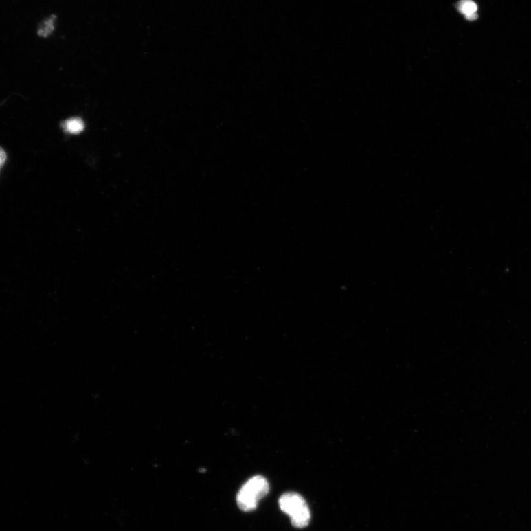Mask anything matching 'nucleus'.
Instances as JSON below:
<instances>
[{
  "label": "nucleus",
  "instance_id": "f257e3e1",
  "mask_svg": "<svg viewBox=\"0 0 531 531\" xmlns=\"http://www.w3.org/2000/svg\"><path fill=\"white\" fill-rule=\"evenodd\" d=\"M269 486L267 480L262 476L250 478L240 489L237 495V504L245 512H253L259 501L269 493Z\"/></svg>",
  "mask_w": 531,
  "mask_h": 531
},
{
  "label": "nucleus",
  "instance_id": "f03ea898",
  "mask_svg": "<svg viewBox=\"0 0 531 531\" xmlns=\"http://www.w3.org/2000/svg\"><path fill=\"white\" fill-rule=\"evenodd\" d=\"M279 506L290 517L294 527L304 528L308 526L310 520V510L302 496L295 493L284 494L279 499Z\"/></svg>",
  "mask_w": 531,
  "mask_h": 531
},
{
  "label": "nucleus",
  "instance_id": "7ed1b4c3",
  "mask_svg": "<svg viewBox=\"0 0 531 531\" xmlns=\"http://www.w3.org/2000/svg\"><path fill=\"white\" fill-rule=\"evenodd\" d=\"M458 12L470 21L477 19L478 6L473 0H460L457 4Z\"/></svg>",
  "mask_w": 531,
  "mask_h": 531
},
{
  "label": "nucleus",
  "instance_id": "20e7f679",
  "mask_svg": "<svg viewBox=\"0 0 531 531\" xmlns=\"http://www.w3.org/2000/svg\"><path fill=\"white\" fill-rule=\"evenodd\" d=\"M56 20L57 17L55 15L49 16L44 19L38 25L37 35L42 38L51 36L55 31Z\"/></svg>",
  "mask_w": 531,
  "mask_h": 531
},
{
  "label": "nucleus",
  "instance_id": "39448f33",
  "mask_svg": "<svg viewBox=\"0 0 531 531\" xmlns=\"http://www.w3.org/2000/svg\"><path fill=\"white\" fill-rule=\"evenodd\" d=\"M63 126L67 133L72 135H78L83 131L84 124L82 119L76 117L66 120L63 124Z\"/></svg>",
  "mask_w": 531,
  "mask_h": 531
},
{
  "label": "nucleus",
  "instance_id": "423d86ee",
  "mask_svg": "<svg viewBox=\"0 0 531 531\" xmlns=\"http://www.w3.org/2000/svg\"><path fill=\"white\" fill-rule=\"evenodd\" d=\"M6 159H7V155L4 151V149L0 147V170H1V168L5 163Z\"/></svg>",
  "mask_w": 531,
  "mask_h": 531
}]
</instances>
